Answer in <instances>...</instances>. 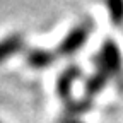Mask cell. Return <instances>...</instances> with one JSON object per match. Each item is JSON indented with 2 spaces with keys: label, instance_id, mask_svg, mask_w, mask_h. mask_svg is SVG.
Wrapping results in <instances>:
<instances>
[{
  "label": "cell",
  "instance_id": "obj_1",
  "mask_svg": "<svg viewBox=\"0 0 123 123\" xmlns=\"http://www.w3.org/2000/svg\"><path fill=\"white\" fill-rule=\"evenodd\" d=\"M92 62H94L98 67L104 68L110 74V77H115L118 87L123 91V60H121L118 46L113 43V39L104 41L99 55H96L92 58Z\"/></svg>",
  "mask_w": 123,
  "mask_h": 123
},
{
  "label": "cell",
  "instance_id": "obj_2",
  "mask_svg": "<svg viewBox=\"0 0 123 123\" xmlns=\"http://www.w3.org/2000/svg\"><path fill=\"white\" fill-rule=\"evenodd\" d=\"M89 33H91V26L89 24H79V26H75L70 33L63 38V41L58 44L56 55H60V56H70L75 51H79L82 46L86 44Z\"/></svg>",
  "mask_w": 123,
  "mask_h": 123
},
{
  "label": "cell",
  "instance_id": "obj_3",
  "mask_svg": "<svg viewBox=\"0 0 123 123\" xmlns=\"http://www.w3.org/2000/svg\"><path fill=\"white\" fill-rule=\"evenodd\" d=\"M79 77H82V70L77 65H68L63 72L60 74L58 82H56V92L65 103L70 101V92H72L74 80H77Z\"/></svg>",
  "mask_w": 123,
  "mask_h": 123
},
{
  "label": "cell",
  "instance_id": "obj_4",
  "mask_svg": "<svg viewBox=\"0 0 123 123\" xmlns=\"http://www.w3.org/2000/svg\"><path fill=\"white\" fill-rule=\"evenodd\" d=\"M56 60V53L48 51V50H41V48H33L26 51V62L29 67H33L36 70L50 67L53 62Z\"/></svg>",
  "mask_w": 123,
  "mask_h": 123
},
{
  "label": "cell",
  "instance_id": "obj_5",
  "mask_svg": "<svg viewBox=\"0 0 123 123\" xmlns=\"http://www.w3.org/2000/svg\"><path fill=\"white\" fill-rule=\"evenodd\" d=\"M22 46H24V36L19 34V33L9 34L7 38L0 39V63H4L12 55L21 51Z\"/></svg>",
  "mask_w": 123,
  "mask_h": 123
},
{
  "label": "cell",
  "instance_id": "obj_6",
  "mask_svg": "<svg viewBox=\"0 0 123 123\" xmlns=\"http://www.w3.org/2000/svg\"><path fill=\"white\" fill-rule=\"evenodd\" d=\"M108 79H110V74L104 68L98 67V70L92 74L86 82V96L92 98V96H96L98 92H101L104 89V86L108 84Z\"/></svg>",
  "mask_w": 123,
  "mask_h": 123
},
{
  "label": "cell",
  "instance_id": "obj_7",
  "mask_svg": "<svg viewBox=\"0 0 123 123\" xmlns=\"http://www.w3.org/2000/svg\"><path fill=\"white\" fill-rule=\"evenodd\" d=\"M108 9H110V15L113 24L120 26L123 24V0H104Z\"/></svg>",
  "mask_w": 123,
  "mask_h": 123
},
{
  "label": "cell",
  "instance_id": "obj_8",
  "mask_svg": "<svg viewBox=\"0 0 123 123\" xmlns=\"http://www.w3.org/2000/svg\"><path fill=\"white\" fill-rule=\"evenodd\" d=\"M91 110V99H80V101H68L67 103V111L70 113H75V115H80V113H86Z\"/></svg>",
  "mask_w": 123,
  "mask_h": 123
},
{
  "label": "cell",
  "instance_id": "obj_9",
  "mask_svg": "<svg viewBox=\"0 0 123 123\" xmlns=\"http://www.w3.org/2000/svg\"><path fill=\"white\" fill-rule=\"evenodd\" d=\"M62 123H80V121H77V120H67V121H62Z\"/></svg>",
  "mask_w": 123,
  "mask_h": 123
},
{
  "label": "cell",
  "instance_id": "obj_10",
  "mask_svg": "<svg viewBox=\"0 0 123 123\" xmlns=\"http://www.w3.org/2000/svg\"><path fill=\"white\" fill-rule=\"evenodd\" d=\"M0 123H2V121H0Z\"/></svg>",
  "mask_w": 123,
  "mask_h": 123
}]
</instances>
